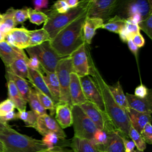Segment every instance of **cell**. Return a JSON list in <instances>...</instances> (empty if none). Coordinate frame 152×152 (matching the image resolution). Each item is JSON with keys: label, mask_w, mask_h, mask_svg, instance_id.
<instances>
[{"label": "cell", "mask_w": 152, "mask_h": 152, "mask_svg": "<svg viewBox=\"0 0 152 152\" xmlns=\"http://www.w3.org/2000/svg\"><path fill=\"white\" fill-rule=\"evenodd\" d=\"M87 55L90 66L89 75L92 76L101 94L104 112L116 131L122 137L128 138V132L131 126L128 116L126 112L116 103L110 91L109 85L104 81L99 70L95 66L89 53H87Z\"/></svg>", "instance_id": "6da1fadb"}, {"label": "cell", "mask_w": 152, "mask_h": 152, "mask_svg": "<svg viewBox=\"0 0 152 152\" xmlns=\"http://www.w3.org/2000/svg\"><path fill=\"white\" fill-rule=\"evenodd\" d=\"M88 9L62 29L53 39L50 40L51 46L61 56H69L74 50L85 43L83 28L85 20L88 17Z\"/></svg>", "instance_id": "7a4b0ae2"}, {"label": "cell", "mask_w": 152, "mask_h": 152, "mask_svg": "<svg viewBox=\"0 0 152 152\" xmlns=\"http://www.w3.org/2000/svg\"><path fill=\"white\" fill-rule=\"evenodd\" d=\"M4 152H38L47 148L40 140L21 134L10 125L0 129Z\"/></svg>", "instance_id": "3957f363"}, {"label": "cell", "mask_w": 152, "mask_h": 152, "mask_svg": "<svg viewBox=\"0 0 152 152\" xmlns=\"http://www.w3.org/2000/svg\"><path fill=\"white\" fill-rule=\"evenodd\" d=\"M91 0L81 1L78 5L70 9L64 14H58L50 10L48 15V20L45 23L43 28L49 34L50 40L65 27L84 14L89 8Z\"/></svg>", "instance_id": "277c9868"}, {"label": "cell", "mask_w": 152, "mask_h": 152, "mask_svg": "<svg viewBox=\"0 0 152 152\" xmlns=\"http://www.w3.org/2000/svg\"><path fill=\"white\" fill-rule=\"evenodd\" d=\"M30 57L35 56L42 68L49 72H55L59 61L63 58L59 55L50 45V41L26 49Z\"/></svg>", "instance_id": "5b68a950"}, {"label": "cell", "mask_w": 152, "mask_h": 152, "mask_svg": "<svg viewBox=\"0 0 152 152\" xmlns=\"http://www.w3.org/2000/svg\"><path fill=\"white\" fill-rule=\"evenodd\" d=\"M73 72L71 59L69 56L62 58L58 62L55 72L60 88L59 103H66L71 106L69 96V84L71 74Z\"/></svg>", "instance_id": "8992f818"}, {"label": "cell", "mask_w": 152, "mask_h": 152, "mask_svg": "<svg viewBox=\"0 0 152 152\" xmlns=\"http://www.w3.org/2000/svg\"><path fill=\"white\" fill-rule=\"evenodd\" d=\"M71 110L74 136L91 140L93 134L97 129L96 125L83 112L80 106H72Z\"/></svg>", "instance_id": "52a82bcc"}, {"label": "cell", "mask_w": 152, "mask_h": 152, "mask_svg": "<svg viewBox=\"0 0 152 152\" xmlns=\"http://www.w3.org/2000/svg\"><path fill=\"white\" fill-rule=\"evenodd\" d=\"M78 106L91 120L97 129L103 130L107 134L117 132L106 113L100 110L94 104L86 100Z\"/></svg>", "instance_id": "ba28073f"}, {"label": "cell", "mask_w": 152, "mask_h": 152, "mask_svg": "<svg viewBox=\"0 0 152 152\" xmlns=\"http://www.w3.org/2000/svg\"><path fill=\"white\" fill-rule=\"evenodd\" d=\"M119 2L118 0H91L88 17L99 18L103 21L109 19Z\"/></svg>", "instance_id": "9c48e42d"}, {"label": "cell", "mask_w": 152, "mask_h": 152, "mask_svg": "<svg viewBox=\"0 0 152 152\" xmlns=\"http://www.w3.org/2000/svg\"><path fill=\"white\" fill-rule=\"evenodd\" d=\"M33 128L42 136L48 133H54L62 141L65 140L66 137L63 129L61 128L56 121L47 113L38 116Z\"/></svg>", "instance_id": "30bf717a"}, {"label": "cell", "mask_w": 152, "mask_h": 152, "mask_svg": "<svg viewBox=\"0 0 152 152\" xmlns=\"http://www.w3.org/2000/svg\"><path fill=\"white\" fill-rule=\"evenodd\" d=\"M71 59L73 72L80 78L89 75L90 66L87 52L86 49V43L83 44L70 55Z\"/></svg>", "instance_id": "8fae6325"}, {"label": "cell", "mask_w": 152, "mask_h": 152, "mask_svg": "<svg viewBox=\"0 0 152 152\" xmlns=\"http://www.w3.org/2000/svg\"><path fill=\"white\" fill-rule=\"evenodd\" d=\"M84 95L87 101H89L102 111L104 112V107L102 97L94 80L89 75L80 78Z\"/></svg>", "instance_id": "7c38bea8"}, {"label": "cell", "mask_w": 152, "mask_h": 152, "mask_svg": "<svg viewBox=\"0 0 152 152\" xmlns=\"http://www.w3.org/2000/svg\"><path fill=\"white\" fill-rule=\"evenodd\" d=\"M152 13V2L150 0H133L126 2L124 7V14L128 18L139 14L143 20Z\"/></svg>", "instance_id": "4fadbf2b"}, {"label": "cell", "mask_w": 152, "mask_h": 152, "mask_svg": "<svg viewBox=\"0 0 152 152\" xmlns=\"http://www.w3.org/2000/svg\"><path fill=\"white\" fill-rule=\"evenodd\" d=\"M29 30L24 27L14 28L6 36L5 40L8 43L19 49L23 50L29 48Z\"/></svg>", "instance_id": "5bb4252c"}, {"label": "cell", "mask_w": 152, "mask_h": 152, "mask_svg": "<svg viewBox=\"0 0 152 152\" xmlns=\"http://www.w3.org/2000/svg\"><path fill=\"white\" fill-rule=\"evenodd\" d=\"M129 108L139 112H152L151 91L145 98H140L134 94H125Z\"/></svg>", "instance_id": "9a60e30c"}, {"label": "cell", "mask_w": 152, "mask_h": 152, "mask_svg": "<svg viewBox=\"0 0 152 152\" xmlns=\"http://www.w3.org/2000/svg\"><path fill=\"white\" fill-rule=\"evenodd\" d=\"M69 96L71 106L80 105L87 100L83 91L80 78L73 72L71 74Z\"/></svg>", "instance_id": "2e32d148"}, {"label": "cell", "mask_w": 152, "mask_h": 152, "mask_svg": "<svg viewBox=\"0 0 152 152\" xmlns=\"http://www.w3.org/2000/svg\"><path fill=\"white\" fill-rule=\"evenodd\" d=\"M25 55L23 50L12 46L6 41L0 43V58L7 68L10 67L17 58Z\"/></svg>", "instance_id": "e0dca14e"}, {"label": "cell", "mask_w": 152, "mask_h": 152, "mask_svg": "<svg viewBox=\"0 0 152 152\" xmlns=\"http://www.w3.org/2000/svg\"><path fill=\"white\" fill-rule=\"evenodd\" d=\"M55 120L62 129L66 128L72 125V113L71 106L66 103H58L55 107Z\"/></svg>", "instance_id": "ac0fdd59"}, {"label": "cell", "mask_w": 152, "mask_h": 152, "mask_svg": "<svg viewBox=\"0 0 152 152\" xmlns=\"http://www.w3.org/2000/svg\"><path fill=\"white\" fill-rule=\"evenodd\" d=\"M40 72L43 75L46 86L53 97L55 104L59 103L60 96V88L58 79L55 72H49L42 68L40 66Z\"/></svg>", "instance_id": "d6986e66"}, {"label": "cell", "mask_w": 152, "mask_h": 152, "mask_svg": "<svg viewBox=\"0 0 152 152\" xmlns=\"http://www.w3.org/2000/svg\"><path fill=\"white\" fill-rule=\"evenodd\" d=\"M126 113L131 126L139 133L147 123L151 122V112H139L129 108Z\"/></svg>", "instance_id": "ffe728a7"}, {"label": "cell", "mask_w": 152, "mask_h": 152, "mask_svg": "<svg viewBox=\"0 0 152 152\" xmlns=\"http://www.w3.org/2000/svg\"><path fill=\"white\" fill-rule=\"evenodd\" d=\"M104 21L99 18L87 17L85 20L83 28V39L85 43L90 44L96 34V31L102 28Z\"/></svg>", "instance_id": "44dd1931"}, {"label": "cell", "mask_w": 152, "mask_h": 152, "mask_svg": "<svg viewBox=\"0 0 152 152\" xmlns=\"http://www.w3.org/2000/svg\"><path fill=\"white\" fill-rule=\"evenodd\" d=\"M70 147L74 152H103L91 140L75 136L71 140Z\"/></svg>", "instance_id": "7402d4cb"}, {"label": "cell", "mask_w": 152, "mask_h": 152, "mask_svg": "<svg viewBox=\"0 0 152 152\" xmlns=\"http://www.w3.org/2000/svg\"><path fill=\"white\" fill-rule=\"evenodd\" d=\"M102 150L103 152H124L123 137L118 132L107 134V142Z\"/></svg>", "instance_id": "603a6c76"}, {"label": "cell", "mask_w": 152, "mask_h": 152, "mask_svg": "<svg viewBox=\"0 0 152 152\" xmlns=\"http://www.w3.org/2000/svg\"><path fill=\"white\" fill-rule=\"evenodd\" d=\"M27 79L33 84L34 88L41 91L42 93L49 96L53 101V97L51 95L46 84L43 77V75L40 70H35L28 68V74Z\"/></svg>", "instance_id": "cb8c5ba5"}, {"label": "cell", "mask_w": 152, "mask_h": 152, "mask_svg": "<svg viewBox=\"0 0 152 152\" xmlns=\"http://www.w3.org/2000/svg\"><path fill=\"white\" fill-rule=\"evenodd\" d=\"M28 58L25 55L17 58L7 69L12 74L23 78H27L28 74V68L27 65V61Z\"/></svg>", "instance_id": "d4e9b609"}, {"label": "cell", "mask_w": 152, "mask_h": 152, "mask_svg": "<svg viewBox=\"0 0 152 152\" xmlns=\"http://www.w3.org/2000/svg\"><path fill=\"white\" fill-rule=\"evenodd\" d=\"M6 76L8 81H12L14 83L22 97L25 101L27 102L28 95L30 94L31 88L29 86V84L27 80L12 74L7 69Z\"/></svg>", "instance_id": "484cf974"}, {"label": "cell", "mask_w": 152, "mask_h": 152, "mask_svg": "<svg viewBox=\"0 0 152 152\" xmlns=\"http://www.w3.org/2000/svg\"><path fill=\"white\" fill-rule=\"evenodd\" d=\"M7 87L8 99L14 103L15 108H17L18 112L25 111L27 102L22 97L14 83L12 81L8 80Z\"/></svg>", "instance_id": "4316f807"}, {"label": "cell", "mask_w": 152, "mask_h": 152, "mask_svg": "<svg viewBox=\"0 0 152 152\" xmlns=\"http://www.w3.org/2000/svg\"><path fill=\"white\" fill-rule=\"evenodd\" d=\"M108 87L116 103L124 110L127 112L129 109V107L126 100V96L119 81H118L113 86H108Z\"/></svg>", "instance_id": "83f0119b"}, {"label": "cell", "mask_w": 152, "mask_h": 152, "mask_svg": "<svg viewBox=\"0 0 152 152\" xmlns=\"http://www.w3.org/2000/svg\"><path fill=\"white\" fill-rule=\"evenodd\" d=\"M29 47L39 45L45 42L50 41L48 33L43 28L38 30H29Z\"/></svg>", "instance_id": "f1b7e54d"}, {"label": "cell", "mask_w": 152, "mask_h": 152, "mask_svg": "<svg viewBox=\"0 0 152 152\" xmlns=\"http://www.w3.org/2000/svg\"><path fill=\"white\" fill-rule=\"evenodd\" d=\"M14 8H10L3 14V19L0 23V31L6 36L16 26L14 20Z\"/></svg>", "instance_id": "f546056e"}, {"label": "cell", "mask_w": 152, "mask_h": 152, "mask_svg": "<svg viewBox=\"0 0 152 152\" xmlns=\"http://www.w3.org/2000/svg\"><path fill=\"white\" fill-rule=\"evenodd\" d=\"M126 18H122L118 15L108 19V21L104 23L102 28L119 34L121 30L125 26Z\"/></svg>", "instance_id": "4dcf8cb0"}, {"label": "cell", "mask_w": 152, "mask_h": 152, "mask_svg": "<svg viewBox=\"0 0 152 152\" xmlns=\"http://www.w3.org/2000/svg\"><path fill=\"white\" fill-rule=\"evenodd\" d=\"M27 102H28L31 110L39 116L46 114V110L41 104L34 88H31Z\"/></svg>", "instance_id": "1f68e13d"}, {"label": "cell", "mask_w": 152, "mask_h": 152, "mask_svg": "<svg viewBox=\"0 0 152 152\" xmlns=\"http://www.w3.org/2000/svg\"><path fill=\"white\" fill-rule=\"evenodd\" d=\"M34 89L35 90L36 93L37 94V96L42 105V106L46 109L50 110V116H53L55 114V107L56 104L55 102L47 95L42 93L39 90L37 89L36 88L34 87Z\"/></svg>", "instance_id": "d6a6232c"}, {"label": "cell", "mask_w": 152, "mask_h": 152, "mask_svg": "<svg viewBox=\"0 0 152 152\" xmlns=\"http://www.w3.org/2000/svg\"><path fill=\"white\" fill-rule=\"evenodd\" d=\"M17 114V119L22 120L27 127L33 128L35 125L39 115L32 110L18 112Z\"/></svg>", "instance_id": "836d02e7"}, {"label": "cell", "mask_w": 152, "mask_h": 152, "mask_svg": "<svg viewBox=\"0 0 152 152\" xmlns=\"http://www.w3.org/2000/svg\"><path fill=\"white\" fill-rule=\"evenodd\" d=\"M128 137L131 139V141L134 142L137 150L144 151L146 148V143L144 141L140 134L131 126L129 130Z\"/></svg>", "instance_id": "e575fe53"}, {"label": "cell", "mask_w": 152, "mask_h": 152, "mask_svg": "<svg viewBox=\"0 0 152 152\" xmlns=\"http://www.w3.org/2000/svg\"><path fill=\"white\" fill-rule=\"evenodd\" d=\"M28 19L30 21L36 25H40L42 23H45L48 20V15L46 13L36 11L31 8H28Z\"/></svg>", "instance_id": "d590c367"}, {"label": "cell", "mask_w": 152, "mask_h": 152, "mask_svg": "<svg viewBox=\"0 0 152 152\" xmlns=\"http://www.w3.org/2000/svg\"><path fill=\"white\" fill-rule=\"evenodd\" d=\"M91 141L102 150L107 142V134L103 130L97 129L93 134Z\"/></svg>", "instance_id": "8d00e7d4"}, {"label": "cell", "mask_w": 152, "mask_h": 152, "mask_svg": "<svg viewBox=\"0 0 152 152\" xmlns=\"http://www.w3.org/2000/svg\"><path fill=\"white\" fill-rule=\"evenodd\" d=\"M43 144L47 147V148H52L56 146H59V141H62L54 133H48L43 136L41 140Z\"/></svg>", "instance_id": "74e56055"}, {"label": "cell", "mask_w": 152, "mask_h": 152, "mask_svg": "<svg viewBox=\"0 0 152 152\" xmlns=\"http://www.w3.org/2000/svg\"><path fill=\"white\" fill-rule=\"evenodd\" d=\"M28 19V8L22 9H15L14 12V20L15 25L21 24Z\"/></svg>", "instance_id": "f35d334b"}, {"label": "cell", "mask_w": 152, "mask_h": 152, "mask_svg": "<svg viewBox=\"0 0 152 152\" xmlns=\"http://www.w3.org/2000/svg\"><path fill=\"white\" fill-rule=\"evenodd\" d=\"M140 29H142L149 37L150 39H152V13L150 14L149 15L140 22L138 24Z\"/></svg>", "instance_id": "ab89813d"}, {"label": "cell", "mask_w": 152, "mask_h": 152, "mask_svg": "<svg viewBox=\"0 0 152 152\" xmlns=\"http://www.w3.org/2000/svg\"><path fill=\"white\" fill-rule=\"evenodd\" d=\"M15 108L14 103L10 99H7L0 103V116H4L10 112H13Z\"/></svg>", "instance_id": "60d3db41"}, {"label": "cell", "mask_w": 152, "mask_h": 152, "mask_svg": "<svg viewBox=\"0 0 152 152\" xmlns=\"http://www.w3.org/2000/svg\"><path fill=\"white\" fill-rule=\"evenodd\" d=\"M140 134L146 144H152V126L151 122L147 123Z\"/></svg>", "instance_id": "b9f144b4"}, {"label": "cell", "mask_w": 152, "mask_h": 152, "mask_svg": "<svg viewBox=\"0 0 152 152\" xmlns=\"http://www.w3.org/2000/svg\"><path fill=\"white\" fill-rule=\"evenodd\" d=\"M70 10L65 1H56L53 7L52 10L58 13V14H64L66 12Z\"/></svg>", "instance_id": "7bdbcfd3"}, {"label": "cell", "mask_w": 152, "mask_h": 152, "mask_svg": "<svg viewBox=\"0 0 152 152\" xmlns=\"http://www.w3.org/2000/svg\"><path fill=\"white\" fill-rule=\"evenodd\" d=\"M125 27L127 31L133 36L134 34L140 33V28L138 25L135 23L131 19L129 18H126Z\"/></svg>", "instance_id": "ee69618b"}, {"label": "cell", "mask_w": 152, "mask_h": 152, "mask_svg": "<svg viewBox=\"0 0 152 152\" xmlns=\"http://www.w3.org/2000/svg\"><path fill=\"white\" fill-rule=\"evenodd\" d=\"M150 91V90H148L144 85L140 84L135 88L134 95L140 98H145L148 96Z\"/></svg>", "instance_id": "f6af8a7d"}, {"label": "cell", "mask_w": 152, "mask_h": 152, "mask_svg": "<svg viewBox=\"0 0 152 152\" xmlns=\"http://www.w3.org/2000/svg\"><path fill=\"white\" fill-rule=\"evenodd\" d=\"M132 41L133 42V43L138 48H142L144 46V44H145V40L144 38L143 37V36L141 35V34L140 33H138L135 34H134L132 39H131Z\"/></svg>", "instance_id": "bcb514c9"}, {"label": "cell", "mask_w": 152, "mask_h": 152, "mask_svg": "<svg viewBox=\"0 0 152 152\" xmlns=\"http://www.w3.org/2000/svg\"><path fill=\"white\" fill-rule=\"evenodd\" d=\"M27 65L28 68L35 69V70H40V64L39 60L35 56H31L28 58L27 61Z\"/></svg>", "instance_id": "7dc6e473"}, {"label": "cell", "mask_w": 152, "mask_h": 152, "mask_svg": "<svg viewBox=\"0 0 152 152\" xmlns=\"http://www.w3.org/2000/svg\"><path fill=\"white\" fill-rule=\"evenodd\" d=\"M34 10L40 11L42 8H46L48 6L49 1L48 0H34L33 1Z\"/></svg>", "instance_id": "c3c4849f"}, {"label": "cell", "mask_w": 152, "mask_h": 152, "mask_svg": "<svg viewBox=\"0 0 152 152\" xmlns=\"http://www.w3.org/2000/svg\"><path fill=\"white\" fill-rule=\"evenodd\" d=\"M123 141L124 145V152H134L135 146L131 140L123 137Z\"/></svg>", "instance_id": "681fc988"}, {"label": "cell", "mask_w": 152, "mask_h": 152, "mask_svg": "<svg viewBox=\"0 0 152 152\" xmlns=\"http://www.w3.org/2000/svg\"><path fill=\"white\" fill-rule=\"evenodd\" d=\"M119 34L120 39L122 40V42H127L129 39H131L132 37V36L127 31L125 26L121 30Z\"/></svg>", "instance_id": "f907efd6"}, {"label": "cell", "mask_w": 152, "mask_h": 152, "mask_svg": "<svg viewBox=\"0 0 152 152\" xmlns=\"http://www.w3.org/2000/svg\"><path fill=\"white\" fill-rule=\"evenodd\" d=\"M38 152H71L68 150H66L62 148L61 146H56L52 148H45L42 150Z\"/></svg>", "instance_id": "816d5d0a"}, {"label": "cell", "mask_w": 152, "mask_h": 152, "mask_svg": "<svg viewBox=\"0 0 152 152\" xmlns=\"http://www.w3.org/2000/svg\"><path fill=\"white\" fill-rule=\"evenodd\" d=\"M128 46L129 49V50L131 51V52L134 55L135 58L137 57V54H138V48L133 43L131 39H129L127 42Z\"/></svg>", "instance_id": "f5cc1de1"}, {"label": "cell", "mask_w": 152, "mask_h": 152, "mask_svg": "<svg viewBox=\"0 0 152 152\" xmlns=\"http://www.w3.org/2000/svg\"><path fill=\"white\" fill-rule=\"evenodd\" d=\"M2 117L3 119L7 122L8 121H10L17 119V114L13 111V112H10L8 113L4 116H2Z\"/></svg>", "instance_id": "db71d44e"}, {"label": "cell", "mask_w": 152, "mask_h": 152, "mask_svg": "<svg viewBox=\"0 0 152 152\" xmlns=\"http://www.w3.org/2000/svg\"><path fill=\"white\" fill-rule=\"evenodd\" d=\"M81 1L79 0H65L66 3L70 9L77 7Z\"/></svg>", "instance_id": "11a10c76"}, {"label": "cell", "mask_w": 152, "mask_h": 152, "mask_svg": "<svg viewBox=\"0 0 152 152\" xmlns=\"http://www.w3.org/2000/svg\"><path fill=\"white\" fill-rule=\"evenodd\" d=\"M8 126H10V125H8V123L3 119L2 116H0V129L6 128Z\"/></svg>", "instance_id": "9f6ffc18"}, {"label": "cell", "mask_w": 152, "mask_h": 152, "mask_svg": "<svg viewBox=\"0 0 152 152\" xmlns=\"http://www.w3.org/2000/svg\"><path fill=\"white\" fill-rule=\"evenodd\" d=\"M5 38H6V35H5L4 34H3L0 31V43L5 41Z\"/></svg>", "instance_id": "6f0895ef"}, {"label": "cell", "mask_w": 152, "mask_h": 152, "mask_svg": "<svg viewBox=\"0 0 152 152\" xmlns=\"http://www.w3.org/2000/svg\"><path fill=\"white\" fill-rule=\"evenodd\" d=\"M0 152H4V145L1 141H0Z\"/></svg>", "instance_id": "680465c9"}, {"label": "cell", "mask_w": 152, "mask_h": 152, "mask_svg": "<svg viewBox=\"0 0 152 152\" xmlns=\"http://www.w3.org/2000/svg\"><path fill=\"white\" fill-rule=\"evenodd\" d=\"M2 19H3V14L0 13V23L1 22V21L2 20Z\"/></svg>", "instance_id": "91938a15"}, {"label": "cell", "mask_w": 152, "mask_h": 152, "mask_svg": "<svg viewBox=\"0 0 152 152\" xmlns=\"http://www.w3.org/2000/svg\"><path fill=\"white\" fill-rule=\"evenodd\" d=\"M134 152H144V151H139L138 150H136L134 151Z\"/></svg>", "instance_id": "94428289"}]
</instances>
